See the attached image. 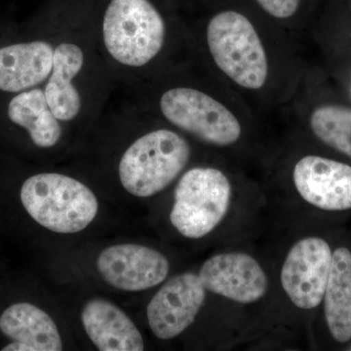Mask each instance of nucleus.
Here are the masks:
<instances>
[{
	"label": "nucleus",
	"mask_w": 351,
	"mask_h": 351,
	"mask_svg": "<svg viewBox=\"0 0 351 351\" xmlns=\"http://www.w3.org/2000/svg\"><path fill=\"white\" fill-rule=\"evenodd\" d=\"M54 49L45 41L13 44L0 49V90L10 93L38 86L49 77Z\"/></svg>",
	"instance_id": "nucleus-14"
},
{
	"label": "nucleus",
	"mask_w": 351,
	"mask_h": 351,
	"mask_svg": "<svg viewBox=\"0 0 351 351\" xmlns=\"http://www.w3.org/2000/svg\"><path fill=\"white\" fill-rule=\"evenodd\" d=\"M21 201L38 225L57 233L85 230L98 214L96 195L82 182L58 173L32 176L23 184Z\"/></svg>",
	"instance_id": "nucleus-4"
},
{
	"label": "nucleus",
	"mask_w": 351,
	"mask_h": 351,
	"mask_svg": "<svg viewBox=\"0 0 351 351\" xmlns=\"http://www.w3.org/2000/svg\"><path fill=\"white\" fill-rule=\"evenodd\" d=\"M191 156L186 138L171 129H156L138 138L124 152L119 167L120 182L132 195L151 197L182 174Z\"/></svg>",
	"instance_id": "nucleus-5"
},
{
	"label": "nucleus",
	"mask_w": 351,
	"mask_h": 351,
	"mask_svg": "<svg viewBox=\"0 0 351 351\" xmlns=\"http://www.w3.org/2000/svg\"><path fill=\"white\" fill-rule=\"evenodd\" d=\"M83 64L84 54L80 46L64 43L55 48L52 71L44 93L51 110L61 121L75 119L82 108V98L73 80Z\"/></svg>",
	"instance_id": "nucleus-15"
},
{
	"label": "nucleus",
	"mask_w": 351,
	"mask_h": 351,
	"mask_svg": "<svg viewBox=\"0 0 351 351\" xmlns=\"http://www.w3.org/2000/svg\"><path fill=\"white\" fill-rule=\"evenodd\" d=\"M327 326L338 343L351 339V252L337 249L332 253L331 269L324 298Z\"/></svg>",
	"instance_id": "nucleus-17"
},
{
	"label": "nucleus",
	"mask_w": 351,
	"mask_h": 351,
	"mask_svg": "<svg viewBox=\"0 0 351 351\" xmlns=\"http://www.w3.org/2000/svg\"><path fill=\"white\" fill-rule=\"evenodd\" d=\"M255 1L262 9L263 12L272 20V23L295 36L293 29L292 21L298 17L302 0H255Z\"/></svg>",
	"instance_id": "nucleus-20"
},
{
	"label": "nucleus",
	"mask_w": 351,
	"mask_h": 351,
	"mask_svg": "<svg viewBox=\"0 0 351 351\" xmlns=\"http://www.w3.org/2000/svg\"><path fill=\"white\" fill-rule=\"evenodd\" d=\"M103 38L115 61L140 68L163 52L167 24L152 0H110L104 14Z\"/></svg>",
	"instance_id": "nucleus-3"
},
{
	"label": "nucleus",
	"mask_w": 351,
	"mask_h": 351,
	"mask_svg": "<svg viewBox=\"0 0 351 351\" xmlns=\"http://www.w3.org/2000/svg\"><path fill=\"white\" fill-rule=\"evenodd\" d=\"M158 108L171 125L219 149L241 143L247 127L262 115L211 73L205 86L168 88Z\"/></svg>",
	"instance_id": "nucleus-2"
},
{
	"label": "nucleus",
	"mask_w": 351,
	"mask_h": 351,
	"mask_svg": "<svg viewBox=\"0 0 351 351\" xmlns=\"http://www.w3.org/2000/svg\"><path fill=\"white\" fill-rule=\"evenodd\" d=\"M282 112L299 120L321 144L351 159V103L322 66L311 64Z\"/></svg>",
	"instance_id": "nucleus-6"
},
{
	"label": "nucleus",
	"mask_w": 351,
	"mask_h": 351,
	"mask_svg": "<svg viewBox=\"0 0 351 351\" xmlns=\"http://www.w3.org/2000/svg\"><path fill=\"white\" fill-rule=\"evenodd\" d=\"M351 350V346H350V350Z\"/></svg>",
	"instance_id": "nucleus-23"
},
{
	"label": "nucleus",
	"mask_w": 351,
	"mask_h": 351,
	"mask_svg": "<svg viewBox=\"0 0 351 351\" xmlns=\"http://www.w3.org/2000/svg\"><path fill=\"white\" fill-rule=\"evenodd\" d=\"M0 331L9 339L31 346L32 351H61L59 330L45 311L29 302L7 307L0 316Z\"/></svg>",
	"instance_id": "nucleus-16"
},
{
	"label": "nucleus",
	"mask_w": 351,
	"mask_h": 351,
	"mask_svg": "<svg viewBox=\"0 0 351 351\" xmlns=\"http://www.w3.org/2000/svg\"><path fill=\"white\" fill-rule=\"evenodd\" d=\"M198 276L206 291L239 304L260 301L269 286L265 270L246 253L213 256L203 263Z\"/></svg>",
	"instance_id": "nucleus-12"
},
{
	"label": "nucleus",
	"mask_w": 351,
	"mask_h": 351,
	"mask_svg": "<svg viewBox=\"0 0 351 351\" xmlns=\"http://www.w3.org/2000/svg\"><path fill=\"white\" fill-rule=\"evenodd\" d=\"M201 32L208 71L260 114L282 112L311 64L301 38L237 9L217 11Z\"/></svg>",
	"instance_id": "nucleus-1"
},
{
	"label": "nucleus",
	"mask_w": 351,
	"mask_h": 351,
	"mask_svg": "<svg viewBox=\"0 0 351 351\" xmlns=\"http://www.w3.org/2000/svg\"><path fill=\"white\" fill-rule=\"evenodd\" d=\"M350 15H351V2H350ZM348 45H351V36H350V38L348 39V40L346 41L345 43L341 44V45L338 46V47L335 48V49H332V50L328 51V52H326V53L331 52V51L339 49V48L345 47V46H348ZM326 53H324V54H326Z\"/></svg>",
	"instance_id": "nucleus-22"
},
{
	"label": "nucleus",
	"mask_w": 351,
	"mask_h": 351,
	"mask_svg": "<svg viewBox=\"0 0 351 351\" xmlns=\"http://www.w3.org/2000/svg\"><path fill=\"white\" fill-rule=\"evenodd\" d=\"M206 289L198 274L184 272L171 278L152 298L147 308L154 336L171 339L195 322L206 299Z\"/></svg>",
	"instance_id": "nucleus-10"
},
{
	"label": "nucleus",
	"mask_w": 351,
	"mask_h": 351,
	"mask_svg": "<svg viewBox=\"0 0 351 351\" xmlns=\"http://www.w3.org/2000/svg\"><path fill=\"white\" fill-rule=\"evenodd\" d=\"M3 351H32L31 346L25 345L21 341H13V343H9L2 348Z\"/></svg>",
	"instance_id": "nucleus-21"
},
{
	"label": "nucleus",
	"mask_w": 351,
	"mask_h": 351,
	"mask_svg": "<svg viewBox=\"0 0 351 351\" xmlns=\"http://www.w3.org/2000/svg\"><path fill=\"white\" fill-rule=\"evenodd\" d=\"M104 280L127 292L156 287L169 274L170 263L160 252L138 244L108 247L97 260Z\"/></svg>",
	"instance_id": "nucleus-11"
},
{
	"label": "nucleus",
	"mask_w": 351,
	"mask_h": 351,
	"mask_svg": "<svg viewBox=\"0 0 351 351\" xmlns=\"http://www.w3.org/2000/svg\"><path fill=\"white\" fill-rule=\"evenodd\" d=\"M83 327L101 351H142L145 343L133 321L119 306L94 299L82 309Z\"/></svg>",
	"instance_id": "nucleus-13"
},
{
	"label": "nucleus",
	"mask_w": 351,
	"mask_h": 351,
	"mask_svg": "<svg viewBox=\"0 0 351 351\" xmlns=\"http://www.w3.org/2000/svg\"><path fill=\"white\" fill-rule=\"evenodd\" d=\"M232 197V182L223 170L191 168L176 186L171 223L186 239H202L225 219Z\"/></svg>",
	"instance_id": "nucleus-7"
},
{
	"label": "nucleus",
	"mask_w": 351,
	"mask_h": 351,
	"mask_svg": "<svg viewBox=\"0 0 351 351\" xmlns=\"http://www.w3.org/2000/svg\"><path fill=\"white\" fill-rule=\"evenodd\" d=\"M292 181L308 204L325 211L351 209V165L317 154L300 157L292 168Z\"/></svg>",
	"instance_id": "nucleus-9"
},
{
	"label": "nucleus",
	"mask_w": 351,
	"mask_h": 351,
	"mask_svg": "<svg viewBox=\"0 0 351 351\" xmlns=\"http://www.w3.org/2000/svg\"><path fill=\"white\" fill-rule=\"evenodd\" d=\"M8 117L29 132L32 143L41 149H49L62 137L60 120L48 105L43 90L31 89L14 97L8 106Z\"/></svg>",
	"instance_id": "nucleus-18"
},
{
	"label": "nucleus",
	"mask_w": 351,
	"mask_h": 351,
	"mask_svg": "<svg viewBox=\"0 0 351 351\" xmlns=\"http://www.w3.org/2000/svg\"><path fill=\"white\" fill-rule=\"evenodd\" d=\"M332 253L330 245L319 237H306L289 251L281 269L284 292L295 306L313 309L323 301Z\"/></svg>",
	"instance_id": "nucleus-8"
},
{
	"label": "nucleus",
	"mask_w": 351,
	"mask_h": 351,
	"mask_svg": "<svg viewBox=\"0 0 351 351\" xmlns=\"http://www.w3.org/2000/svg\"><path fill=\"white\" fill-rule=\"evenodd\" d=\"M323 69L351 103V45L324 54Z\"/></svg>",
	"instance_id": "nucleus-19"
}]
</instances>
